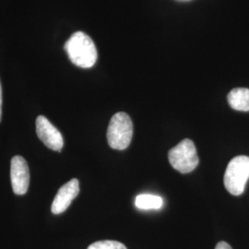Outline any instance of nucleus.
Masks as SVG:
<instances>
[{"label":"nucleus","instance_id":"7ed1b4c3","mask_svg":"<svg viewBox=\"0 0 249 249\" xmlns=\"http://www.w3.org/2000/svg\"><path fill=\"white\" fill-rule=\"evenodd\" d=\"M249 179V157L236 156L230 160L224 174V186L233 196H240Z\"/></svg>","mask_w":249,"mask_h":249},{"label":"nucleus","instance_id":"39448f33","mask_svg":"<svg viewBox=\"0 0 249 249\" xmlns=\"http://www.w3.org/2000/svg\"><path fill=\"white\" fill-rule=\"evenodd\" d=\"M10 179L13 192L16 195L26 194L30 184V172L23 157L17 155L11 159Z\"/></svg>","mask_w":249,"mask_h":249},{"label":"nucleus","instance_id":"1a4fd4ad","mask_svg":"<svg viewBox=\"0 0 249 249\" xmlns=\"http://www.w3.org/2000/svg\"><path fill=\"white\" fill-rule=\"evenodd\" d=\"M135 205L141 210H159L163 205V199L151 194H142L135 199Z\"/></svg>","mask_w":249,"mask_h":249},{"label":"nucleus","instance_id":"ddd939ff","mask_svg":"<svg viewBox=\"0 0 249 249\" xmlns=\"http://www.w3.org/2000/svg\"><path fill=\"white\" fill-rule=\"evenodd\" d=\"M178 2H188V1H191V0H177Z\"/></svg>","mask_w":249,"mask_h":249},{"label":"nucleus","instance_id":"f03ea898","mask_svg":"<svg viewBox=\"0 0 249 249\" xmlns=\"http://www.w3.org/2000/svg\"><path fill=\"white\" fill-rule=\"evenodd\" d=\"M133 137V123L127 114L119 112L110 120L107 129V142L112 149H126Z\"/></svg>","mask_w":249,"mask_h":249},{"label":"nucleus","instance_id":"9b49d317","mask_svg":"<svg viewBox=\"0 0 249 249\" xmlns=\"http://www.w3.org/2000/svg\"><path fill=\"white\" fill-rule=\"evenodd\" d=\"M215 249H232L231 246L229 244H227L226 242H220L217 244Z\"/></svg>","mask_w":249,"mask_h":249},{"label":"nucleus","instance_id":"423d86ee","mask_svg":"<svg viewBox=\"0 0 249 249\" xmlns=\"http://www.w3.org/2000/svg\"><path fill=\"white\" fill-rule=\"evenodd\" d=\"M36 133L46 147L55 151H61L64 146L62 135L44 116L36 119Z\"/></svg>","mask_w":249,"mask_h":249},{"label":"nucleus","instance_id":"f257e3e1","mask_svg":"<svg viewBox=\"0 0 249 249\" xmlns=\"http://www.w3.org/2000/svg\"><path fill=\"white\" fill-rule=\"evenodd\" d=\"M71 61L77 67L89 69L97 61V49L92 39L82 32L73 34L65 44Z\"/></svg>","mask_w":249,"mask_h":249},{"label":"nucleus","instance_id":"6e6552de","mask_svg":"<svg viewBox=\"0 0 249 249\" xmlns=\"http://www.w3.org/2000/svg\"><path fill=\"white\" fill-rule=\"evenodd\" d=\"M229 106L236 111L249 112V89L247 88H235L231 89L228 96Z\"/></svg>","mask_w":249,"mask_h":249},{"label":"nucleus","instance_id":"0eeeda50","mask_svg":"<svg viewBox=\"0 0 249 249\" xmlns=\"http://www.w3.org/2000/svg\"><path fill=\"white\" fill-rule=\"evenodd\" d=\"M80 183L79 180L73 178L67 184L63 185L58 190L51 207L53 214L63 213L71 204L72 200L79 195Z\"/></svg>","mask_w":249,"mask_h":249},{"label":"nucleus","instance_id":"20e7f679","mask_svg":"<svg viewBox=\"0 0 249 249\" xmlns=\"http://www.w3.org/2000/svg\"><path fill=\"white\" fill-rule=\"evenodd\" d=\"M168 159L170 164L182 174L191 173L196 169L199 162L196 146L191 140L188 139L182 141L170 150Z\"/></svg>","mask_w":249,"mask_h":249},{"label":"nucleus","instance_id":"9d476101","mask_svg":"<svg viewBox=\"0 0 249 249\" xmlns=\"http://www.w3.org/2000/svg\"><path fill=\"white\" fill-rule=\"evenodd\" d=\"M88 249H126V248L117 241L105 240L91 244Z\"/></svg>","mask_w":249,"mask_h":249},{"label":"nucleus","instance_id":"f8f14e48","mask_svg":"<svg viewBox=\"0 0 249 249\" xmlns=\"http://www.w3.org/2000/svg\"><path fill=\"white\" fill-rule=\"evenodd\" d=\"M1 116H2V87L0 83V121H1Z\"/></svg>","mask_w":249,"mask_h":249}]
</instances>
